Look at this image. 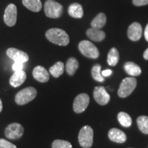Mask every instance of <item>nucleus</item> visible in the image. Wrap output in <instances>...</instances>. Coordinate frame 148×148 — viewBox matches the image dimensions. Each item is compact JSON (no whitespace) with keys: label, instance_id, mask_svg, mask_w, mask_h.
<instances>
[{"label":"nucleus","instance_id":"f257e3e1","mask_svg":"<svg viewBox=\"0 0 148 148\" xmlns=\"http://www.w3.org/2000/svg\"><path fill=\"white\" fill-rule=\"evenodd\" d=\"M47 39L56 45L66 46L69 43V36L65 31L60 28H51L46 32Z\"/></svg>","mask_w":148,"mask_h":148},{"label":"nucleus","instance_id":"f03ea898","mask_svg":"<svg viewBox=\"0 0 148 148\" xmlns=\"http://www.w3.org/2000/svg\"><path fill=\"white\" fill-rule=\"evenodd\" d=\"M37 90L35 88L29 86L23 88L16 93L15 96V101L18 105H25L32 101L36 97Z\"/></svg>","mask_w":148,"mask_h":148},{"label":"nucleus","instance_id":"7ed1b4c3","mask_svg":"<svg viewBox=\"0 0 148 148\" xmlns=\"http://www.w3.org/2000/svg\"><path fill=\"white\" fill-rule=\"evenodd\" d=\"M93 130L89 125H84L81 128L78 135L79 145L83 148H89L93 143Z\"/></svg>","mask_w":148,"mask_h":148},{"label":"nucleus","instance_id":"20e7f679","mask_svg":"<svg viewBox=\"0 0 148 148\" xmlns=\"http://www.w3.org/2000/svg\"><path fill=\"white\" fill-rule=\"evenodd\" d=\"M45 13L49 18H56L62 15L63 7L54 0H47L45 3Z\"/></svg>","mask_w":148,"mask_h":148},{"label":"nucleus","instance_id":"39448f33","mask_svg":"<svg viewBox=\"0 0 148 148\" xmlns=\"http://www.w3.org/2000/svg\"><path fill=\"white\" fill-rule=\"evenodd\" d=\"M136 79L134 77H129L123 79L118 90V95L121 98H125L130 95L136 86Z\"/></svg>","mask_w":148,"mask_h":148},{"label":"nucleus","instance_id":"423d86ee","mask_svg":"<svg viewBox=\"0 0 148 148\" xmlns=\"http://www.w3.org/2000/svg\"><path fill=\"white\" fill-rule=\"evenodd\" d=\"M79 50L82 55L89 58H97L99 52L97 47L88 40H82L79 43Z\"/></svg>","mask_w":148,"mask_h":148},{"label":"nucleus","instance_id":"0eeeda50","mask_svg":"<svg viewBox=\"0 0 148 148\" xmlns=\"http://www.w3.org/2000/svg\"><path fill=\"white\" fill-rule=\"evenodd\" d=\"M90 97L86 93H80L76 96L73 101V108L76 113L84 112L89 104Z\"/></svg>","mask_w":148,"mask_h":148},{"label":"nucleus","instance_id":"6e6552de","mask_svg":"<svg viewBox=\"0 0 148 148\" xmlns=\"http://www.w3.org/2000/svg\"><path fill=\"white\" fill-rule=\"evenodd\" d=\"M24 129L21 124L12 123L8 125L5 130V135L9 139H18L23 134Z\"/></svg>","mask_w":148,"mask_h":148},{"label":"nucleus","instance_id":"1a4fd4ad","mask_svg":"<svg viewBox=\"0 0 148 148\" xmlns=\"http://www.w3.org/2000/svg\"><path fill=\"white\" fill-rule=\"evenodd\" d=\"M17 10L16 5L13 3H10L6 7L5 10L3 20L5 23L9 27L14 26L16 22Z\"/></svg>","mask_w":148,"mask_h":148},{"label":"nucleus","instance_id":"9d476101","mask_svg":"<svg viewBox=\"0 0 148 148\" xmlns=\"http://www.w3.org/2000/svg\"><path fill=\"white\" fill-rule=\"evenodd\" d=\"M95 100L100 105H106L109 102L110 96L103 86H96L93 90Z\"/></svg>","mask_w":148,"mask_h":148},{"label":"nucleus","instance_id":"9b49d317","mask_svg":"<svg viewBox=\"0 0 148 148\" xmlns=\"http://www.w3.org/2000/svg\"><path fill=\"white\" fill-rule=\"evenodd\" d=\"M6 54L14 62L25 63L29 60V56L26 53L16 48H9L7 49Z\"/></svg>","mask_w":148,"mask_h":148},{"label":"nucleus","instance_id":"f8f14e48","mask_svg":"<svg viewBox=\"0 0 148 148\" xmlns=\"http://www.w3.org/2000/svg\"><path fill=\"white\" fill-rule=\"evenodd\" d=\"M142 35V27L140 23L134 22L130 25L127 29V36L130 40L137 41L140 38Z\"/></svg>","mask_w":148,"mask_h":148},{"label":"nucleus","instance_id":"ddd939ff","mask_svg":"<svg viewBox=\"0 0 148 148\" xmlns=\"http://www.w3.org/2000/svg\"><path fill=\"white\" fill-rule=\"evenodd\" d=\"M32 74L34 79L40 82H47L49 79V72L45 67L42 66L38 65L36 66L33 70Z\"/></svg>","mask_w":148,"mask_h":148},{"label":"nucleus","instance_id":"4468645a","mask_svg":"<svg viewBox=\"0 0 148 148\" xmlns=\"http://www.w3.org/2000/svg\"><path fill=\"white\" fill-rule=\"evenodd\" d=\"M108 137L110 140L118 143H125L127 140L126 134L117 128H112L108 132Z\"/></svg>","mask_w":148,"mask_h":148},{"label":"nucleus","instance_id":"2eb2a0df","mask_svg":"<svg viewBox=\"0 0 148 148\" xmlns=\"http://www.w3.org/2000/svg\"><path fill=\"white\" fill-rule=\"evenodd\" d=\"M26 79V73L23 71H16L13 73L10 79V84L13 87H18L21 86Z\"/></svg>","mask_w":148,"mask_h":148},{"label":"nucleus","instance_id":"dca6fc26","mask_svg":"<svg viewBox=\"0 0 148 148\" xmlns=\"http://www.w3.org/2000/svg\"><path fill=\"white\" fill-rule=\"evenodd\" d=\"M86 35L90 40L97 42L103 40L105 38V36H106V34H105L103 31L99 29L92 28V27L88 29L86 31Z\"/></svg>","mask_w":148,"mask_h":148},{"label":"nucleus","instance_id":"f3484780","mask_svg":"<svg viewBox=\"0 0 148 148\" xmlns=\"http://www.w3.org/2000/svg\"><path fill=\"white\" fill-rule=\"evenodd\" d=\"M68 12L71 17L77 18H82L84 14L82 6L77 3H74L70 5L68 9Z\"/></svg>","mask_w":148,"mask_h":148},{"label":"nucleus","instance_id":"a211bd4d","mask_svg":"<svg viewBox=\"0 0 148 148\" xmlns=\"http://www.w3.org/2000/svg\"><path fill=\"white\" fill-rule=\"evenodd\" d=\"M125 71L131 76H138L141 73L140 66L133 62H127L124 64Z\"/></svg>","mask_w":148,"mask_h":148},{"label":"nucleus","instance_id":"6ab92c4d","mask_svg":"<svg viewBox=\"0 0 148 148\" xmlns=\"http://www.w3.org/2000/svg\"><path fill=\"white\" fill-rule=\"evenodd\" d=\"M25 7L32 12H39L42 8V3L40 0H22Z\"/></svg>","mask_w":148,"mask_h":148},{"label":"nucleus","instance_id":"aec40b11","mask_svg":"<svg viewBox=\"0 0 148 148\" xmlns=\"http://www.w3.org/2000/svg\"><path fill=\"white\" fill-rule=\"evenodd\" d=\"M79 67L78 61L75 58H70L66 63V71L69 75H73Z\"/></svg>","mask_w":148,"mask_h":148},{"label":"nucleus","instance_id":"412c9836","mask_svg":"<svg viewBox=\"0 0 148 148\" xmlns=\"http://www.w3.org/2000/svg\"><path fill=\"white\" fill-rule=\"evenodd\" d=\"M106 23V16L104 13H99L98 14L97 16L92 20L91 22V27L92 28L99 29L104 26Z\"/></svg>","mask_w":148,"mask_h":148},{"label":"nucleus","instance_id":"4be33fe9","mask_svg":"<svg viewBox=\"0 0 148 148\" xmlns=\"http://www.w3.org/2000/svg\"><path fill=\"white\" fill-rule=\"evenodd\" d=\"M119 59V53L116 48L112 47L109 51L108 57H107V62L110 66H115L117 64Z\"/></svg>","mask_w":148,"mask_h":148},{"label":"nucleus","instance_id":"5701e85b","mask_svg":"<svg viewBox=\"0 0 148 148\" xmlns=\"http://www.w3.org/2000/svg\"><path fill=\"white\" fill-rule=\"evenodd\" d=\"M64 65L62 62H57L55 64L49 68V73L54 77H60L64 72Z\"/></svg>","mask_w":148,"mask_h":148},{"label":"nucleus","instance_id":"b1692460","mask_svg":"<svg viewBox=\"0 0 148 148\" xmlns=\"http://www.w3.org/2000/svg\"><path fill=\"white\" fill-rule=\"evenodd\" d=\"M117 118L119 123L123 127H128L130 126H131V125H132V118H131L130 116L127 113H126V112H120L118 114Z\"/></svg>","mask_w":148,"mask_h":148},{"label":"nucleus","instance_id":"393cba45","mask_svg":"<svg viewBox=\"0 0 148 148\" xmlns=\"http://www.w3.org/2000/svg\"><path fill=\"white\" fill-rule=\"evenodd\" d=\"M137 125L138 128L143 134H148V116H140L137 118Z\"/></svg>","mask_w":148,"mask_h":148},{"label":"nucleus","instance_id":"a878e982","mask_svg":"<svg viewBox=\"0 0 148 148\" xmlns=\"http://www.w3.org/2000/svg\"><path fill=\"white\" fill-rule=\"evenodd\" d=\"M101 66L99 64H95L92 66L91 71L92 78L99 82H102L104 81V78L101 75Z\"/></svg>","mask_w":148,"mask_h":148},{"label":"nucleus","instance_id":"bb28decb","mask_svg":"<svg viewBox=\"0 0 148 148\" xmlns=\"http://www.w3.org/2000/svg\"><path fill=\"white\" fill-rule=\"evenodd\" d=\"M51 147L52 148H72V145L69 141L57 139L53 140Z\"/></svg>","mask_w":148,"mask_h":148},{"label":"nucleus","instance_id":"cd10ccee","mask_svg":"<svg viewBox=\"0 0 148 148\" xmlns=\"http://www.w3.org/2000/svg\"><path fill=\"white\" fill-rule=\"evenodd\" d=\"M0 148H17L16 145L8 140L0 138Z\"/></svg>","mask_w":148,"mask_h":148},{"label":"nucleus","instance_id":"c85d7f7f","mask_svg":"<svg viewBox=\"0 0 148 148\" xmlns=\"http://www.w3.org/2000/svg\"><path fill=\"white\" fill-rule=\"evenodd\" d=\"M23 69V63L18 62H14V63L12 65V69L14 70V72L22 71Z\"/></svg>","mask_w":148,"mask_h":148},{"label":"nucleus","instance_id":"c756f323","mask_svg":"<svg viewBox=\"0 0 148 148\" xmlns=\"http://www.w3.org/2000/svg\"><path fill=\"white\" fill-rule=\"evenodd\" d=\"M132 3L136 6H142L148 4V0H132Z\"/></svg>","mask_w":148,"mask_h":148},{"label":"nucleus","instance_id":"7c9ffc66","mask_svg":"<svg viewBox=\"0 0 148 148\" xmlns=\"http://www.w3.org/2000/svg\"><path fill=\"white\" fill-rule=\"evenodd\" d=\"M111 74H112V70L110 69H106L101 71V75H102L103 77L110 76Z\"/></svg>","mask_w":148,"mask_h":148},{"label":"nucleus","instance_id":"2f4dec72","mask_svg":"<svg viewBox=\"0 0 148 148\" xmlns=\"http://www.w3.org/2000/svg\"><path fill=\"white\" fill-rule=\"evenodd\" d=\"M144 36H145L146 40L148 42V24L146 25V27L145 29V32H144Z\"/></svg>","mask_w":148,"mask_h":148},{"label":"nucleus","instance_id":"473e14b6","mask_svg":"<svg viewBox=\"0 0 148 148\" xmlns=\"http://www.w3.org/2000/svg\"><path fill=\"white\" fill-rule=\"evenodd\" d=\"M143 58L145 59V60H148V48L145 51V52L143 53Z\"/></svg>","mask_w":148,"mask_h":148},{"label":"nucleus","instance_id":"72a5a7b5","mask_svg":"<svg viewBox=\"0 0 148 148\" xmlns=\"http://www.w3.org/2000/svg\"><path fill=\"white\" fill-rule=\"evenodd\" d=\"M2 109H3V104H2V101H1V99H0V112L2 111Z\"/></svg>","mask_w":148,"mask_h":148},{"label":"nucleus","instance_id":"f704fd0d","mask_svg":"<svg viewBox=\"0 0 148 148\" xmlns=\"http://www.w3.org/2000/svg\"><path fill=\"white\" fill-rule=\"evenodd\" d=\"M130 148H132V147H130Z\"/></svg>","mask_w":148,"mask_h":148}]
</instances>
